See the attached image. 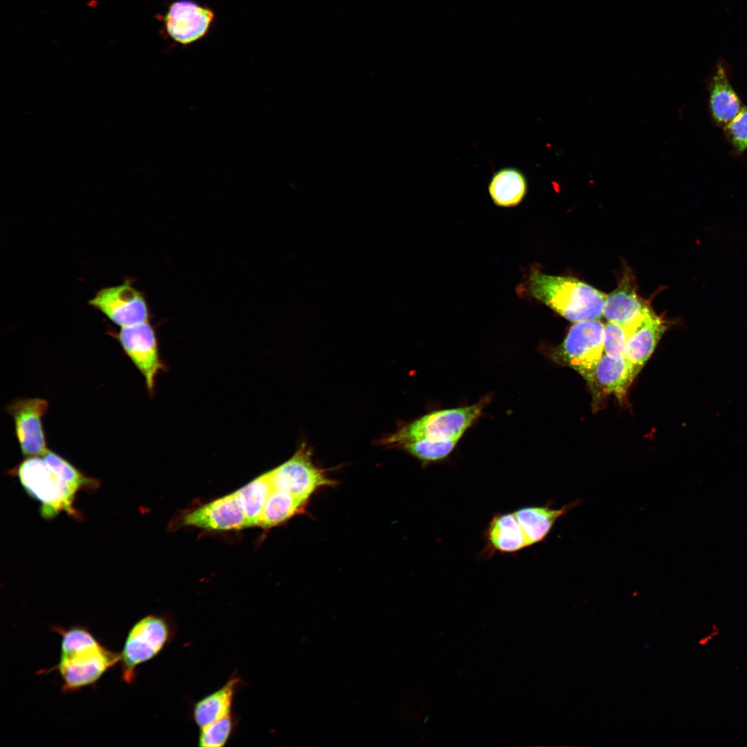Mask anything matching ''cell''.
Instances as JSON below:
<instances>
[{"mask_svg": "<svg viewBox=\"0 0 747 747\" xmlns=\"http://www.w3.org/2000/svg\"><path fill=\"white\" fill-rule=\"evenodd\" d=\"M61 636V652L56 666L66 692L93 685L120 662V654L112 652L82 626L68 629L54 627Z\"/></svg>", "mask_w": 747, "mask_h": 747, "instance_id": "cell-1", "label": "cell"}, {"mask_svg": "<svg viewBox=\"0 0 747 747\" xmlns=\"http://www.w3.org/2000/svg\"><path fill=\"white\" fill-rule=\"evenodd\" d=\"M527 282L532 297L569 321L596 320L602 316L607 295L584 282L535 270Z\"/></svg>", "mask_w": 747, "mask_h": 747, "instance_id": "cell-2", "label": "cell"}, {"mask_svg": "<svg viewBox=\"0 0 747 747\" xmlns=\"http://www.w3.org/2000/svg\"><path fill=\"white\" fill-rule=\"evenodd\" d=\"M488 400L484 398L470 405L427 413L403 424L394 433L385 437L381 443L400 448L415 442H459L465 432L480 418Z\"/></svg>", "mask_w": 747, "mask_h": 747, "instance_id": "cell-3", "label": "cell"}, {"mask_svg": "<svg viewBox=\"0 0 747 747\" xmlns=\"http://www.w3.org/2000/svg\"><path fill=\"white\" fill-rule=\"evenodd\" d=\"M14 472L28 495L41 504L44 518L51 519L61 512L77 518L80 516L74 507L78 490L57 475L44 459L27 457Z\"/></svg>", "mask_w": 747, "mask_h": 747, "instance_id": "cell-4", "label": "cell"}, {"mask_svg": "<svg viewBox=\"0 0 747 747\" xmlns=\"http://www.w3.org/2000/svg\"><path fill=\"white\" fill-rule=\"evenodd\" d=\"M172 620L149 614L137 621L128 632L120 653L122 679L131 685L136 667L154 658L174 636Z\"/></svg>", "mask_w": 747, "mask_h": 747, "instance_id": "cell-5", "label": "cell"}, {"mask_svg": "<svg viewBox=\"0 0 747 747\" xmlns=\"http://www.w3.org/2000/svg\"><path fill=\"white\" fill-rule=\"evenodd\" d=\"M604 326L598 320L575 322L551 353L553 360L571 367L586 379L604 354Z\"/></svg>", "mask_w": 747, "mask_h": 747, "instance_id": "cell-6", "label": "cell"}, {"mask_svg": "<svg viewBox=\"0 0 747 747\" xmlns=\"http://www.w3.org/2000/svg\"><path fill=\"white\" fill-rule=\"evenodd\" d=\"M274 488L286 490L308 502L320 489L336 484L313 461L312 449L303 443L291 458L269 471Z\"/></svg>", "mask_w": 747, "mask_h": 747, "instance_id": "cell-7", "label": "cell"}, {"mask_svg": "<svg viewBox=\"0 0 747 747\" xmlns=\"http://www.w3.org/2000/svg\"><path fill=\"white\" fill-rule=\"evenodd\" d=\"M214 11L196 0H175L160 16L164 34L174 44H193L206 37L215 22Z\"/></svg>", "mask_w": 747, "mask_h": 747, "instance_id": "cell-8", "label": "cell"}, {"mask_svg": "<svg viewBox=\"0 0 747 747\" xmlns=\"http://www.w3.org/2000/svg\"><path fill=\"white\" fill-rule=\"evenodd\" d=\"M89 304L120 327L147 322L150 317L143 293L129 280L100 289Z\"/></svg>", "mask_w": 747, "mask_h": 747, "instance_id": "cell-9", "label": "cell"}, {"mask_svg": "<svg viewBox=\"0 0 747 747\" xmlns=\"http://www.w3.org/2000/svg\"><path fill=\"white\" fill-rule=\"evenodd\" d=\"M145 378L147 388L153 392L156 378L165 365L160 359L155 330L149 322L110 331Z\"/></svg>", "mask_w": 747, "mask_h": 747, "instance_id": "cell-10", "label": "cell"}, {"mask_svg": "<svg viewBox=\"0 0 747 747\" xmlns=\"http://www.w3.org/2000/svg\"><path fill=\"white\" fill-rule=\"evenodd\" d=\"M49 403L43 398H19L7 406L12 417L17 441L24 456H44L48 450L42 418Z\"/></svg>", "mask_w": 747, "mask_h": 747, "instance_id": "cell-11", "label": "cell"}, {"mask_svg": "<svg viewBox=\"0 0 747 747\" xmlns=\"http://www.w3.org/2000/svg\"><path fill=\"white\" fill-rule=\"evenodd\" d=\"M183 524L212 531L249 527L247 518L232 493L187 513L183 518Z\"/></svg>", "mask_w": 747, "mask_h": 747, "instance_id": "cell-12", "label": "cell"}, {"mask_svg": "<svg viewBox=\"0 0 747 747\" xmlns=\"http://www.w3.org/2000/svg\"><path fill=\"white\" fill-rule=\"evenodd\" d=\"M652 311L649 306L638 297L630 283L625 279L616 290L607 295L602 315L608 321L619 324L631 332Z\"/></svg>", "mask_w": 747, "mask_h": 747, "instance_id": "cell-13", "label": "cell"}, {"mask_svg": "<svg viewBox=\"0 0 747 747\" xmlns=\"http://www.w3.org/2000/svg\"><path fill=\"white\" fill-rule=\"evenodd\" d=\"M638 372L626 358H615L604 353L586 380L599 392L622 398Z\"/></svg>", "mask_w": 747, "mask_h": 747, "instance_id": "cell-14", "label": "cell"}, {"mask_svg": "<svg viewBox=\"0 0 747 747\" xmlns=\"http://www.w3.org/2000/svg\"><path fill=\"white\" fill-rule=\"evenodd\" d=\"M709 110L719 127L728 124L741 109V102L732 87L725 66L719 62L708 86Z\"/></svg>", "mask_w": 747, "mask_h": 747, "instance_id": "cell-15", "label": "cell"}, {"mask_svg": "<svg viewBox=\"0 0 747 747\" xmlns=\"http://www.w3.org/2000/svg\"><path fill=\"white\" fill-rule=\"evenodd\" d=\"M667 328L664 320L652 311L630 332L625 357L639 371L652 356Z\"/></svg>", "mask_w": 747, "mask_h": 747, "instance_id": "cell-16", "label": "cell"}, {"mask_svg": "<svg viewBox=\"0 0 747 747\" xmlns=\"http://www.w3.org/2000/svg\"><path fill=\"white\" fill-rule=\"evenodd\" d=\"M575 501L560 508L544 506H528L513 512L521 525L528 546L542 542L549 533L555 522L576 506Z\"/></svg>", "mask_w": 747, "mask_h": 747, "instance_id": "cell-17", "label": "cell"}, {"mask_svg": "<svg viewBox=\"0 0 747 747\" xmlns=\"http://www.w3.org/2000/svg\"><path fill=\"white\" fill-rule=\"evenodd\" d=\"M489 548L511 553L528 546L524 531L513 513L498 514L490 521L486 533Z\"/></svg>", "mask_w": 747, "mask_h": 747, "instance_id": "cell-18", "label": "cell"}, {"mask_svg": "<svg viewBox=\"0 0 747 747\" xmlns=\"http://www.w3.org/2000/svg\"><path fill=\"white\" fill-rule=\"evenodd\" d=\"M241 683L238 676L232 675L221 688L195 703L193 716L200 728L232 713L233 699Z\"/></svg>", "mask_w": 747, "mask_h": 747, "instance_id": "cell-19", "label": "cell"}, {"mask_svg": "<svg viewBox=\"0 0 747 747\" xmlns=\"http://www.w3.org/2000/svg\"><path fill=\"white\" fill-rule=\"evenodd\" d=\"M488 192L494 203L501 207L519 204L527 192L526 179L522 172L506 167L495 172L488 185Z\"/></svg>", "mask_w": 747, "mask_h": 747, "instance_id": "cell-20", "label": "cell"}, {"mask_svg": "<svg viewBox=\"0 0 747 747\" xmlns=\"http://www.w3.org/2000/svg\"><path fill=\"white\" fill-rule=\"evenodd\" d=\"M273 488L268 471L232 493L249 526H259L264 506Z\"/></svg>", "mask_w": 747, "mask_h": 747, "instance_id": "cell-21", "label": "cell"}, {"mask_svg": "<svg viewBox=\"0 0 747 747\" xmlns=\"http://www.w3.org/2000/svg\"><path fill=\"white\" fill-rule=\"evenodd\" d=\"M308 501L293 494L273 488L262 511L259 526L271 528L279 525L295 515L303 513Z\"/></svg>", "mask_w": 747, "mask_h": 747, "instance_id": "cell-22", "label": "cell"}, {"mask_svg": "<svg viewBox=\"0 0 747 747\" xmlns=\"http://www.w3.org/2000/svg\"><path fill=\"white\" fill-rule=\"evenodd\" d=\"M43 459L57 475L78 491L94 489L99 486L98 480L84 475L69 461L51 450H48Z\"/></svg>", "mask_w": 747, "mask_h": 747, "instance_id": "cell-23", "label": "cell"}, {"mask_svg": "<svg viewBox=\"0 0 747 747\" xmlns=\"http://www.w3.org/2000/svg\"><path fill=\"white\" fill-rule=\"evenodd\" d=\"M237 723L232 713L201 728L199 746L201 747H221L226 744Z\"/></svg>", "mask_w": 747, "mask_h": 747, "instance_id": "cell-24", "label": "cell"}, {"mask_svg": "<svg viewBox=\"0 0 747 747\" xmlns=\"http://www.w3.org/2000/svg\"><path fill=\"white\" fill-rule=\"evenodd\" d=\"M629 333L625 326L608 321L604 326V353L615 358H625Z\"/></svg>", "mask_w": 747, "mask_h": 747, "instance_id": "cell-25", "label": "cell"}, {"mask_svg": "<svg viewBox=\"0 0 747 747\" xmlns=\"http://www.w3.org/2000/svg\"><path fill=\"white\" fill-rule=\"evenodd\" d=\"M724 133L737 155L747 149V107H744L737 115L724 127Z\"/></svg>", "mask_w": 747, "mask_h": 747, "instance_id": "cell-26", "label": "cell"}]
</instances>
